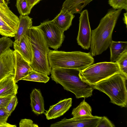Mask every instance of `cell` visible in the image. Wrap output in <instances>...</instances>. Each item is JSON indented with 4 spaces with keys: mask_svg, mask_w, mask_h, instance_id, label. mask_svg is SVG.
Segmentation results:
<instances>
[{
    "mask_svg": "<svg viewBox=\"0 0 127 127\" xmlns=\"http://www.w3.org/2000/svg\"><path fill=\"white\" fill-rule=\"evenodd\" d=\"M13 42L10 38L6 36L0 38V55L12 46Z\"/></svg>",
    "mask_w": 127,
    "mask_h": 127,
    "instance_id": "25",
    "label": "cell"
},
{
    "mask_svg": "<svg viewBox=\"0 0 127 127\" xmlns=\"http://www.w3.org/2000/svg\"><path fill=\"white\" fill-rule=\"evenodd\" d=\"M75 17L73 14L65 8H62L60 13L52 21L60 29L64 32L72 25Z\"/></svg>",
    "mask_w": 127,
    "mask_h": 127,
    "instance_id": "15",
    "label": "cell"
},
{
    "mask_svg": "<svg viewBox=\"0 0 127 127\" xmlns=\"http://www.w3.org/2000/svg\"><path fill=\"white\" fill-rule=\"evenodd\" d=\"M30 97L32 111L37 115L44 113V101L40 90L35 88L33 89L30 94Z\"/></svg>",
    "mask_w": 127,
    "mask_h": 127,
    "instance_id": "17",
    "label": "cell"
},
{
    "mask_svg": "<svg viewBox=\"0 0 127 127\" xmlns=\"http://www.w3.org/2000/svg\"><path fill=\"white\" fill-rule=\"evenodd\" d=\"M115 62L118 64L121 73L127 78V51Z\"/></svg>",
    "mask_w": 127,
    "mask_h": 127,
    "instance_id": "23",
    "label": "cell"
},
{
    "mask_svg": "<svg viewBox=\"0 0 127 127\" xmlns=\"http://www.w3.org/2000/svg\"><path fill=\"white\" fill-rule=\"evenodd\" d=\"M19 127H38L37 124L34 123L31 119H22L19 123Z\"/></svg>",
    "mask_w": 127,
    "mask_h": 127,
    "instance_id": "30",
    "label": "cell"
},
{
    "mask_svg": "<svg viewBox=\"0 0 127 127\" xmlns=\"http://www.w3.org/2000/svg\"><path fill=\"white\" fill-rule=\"evenodd\" d=\"M19 21L16 32L14 36V43L18 44L26 34L28 30L32 26V19L28 15H20L19 17Z\"/></svg>",
    "mask_w": 127,
    "mask_h": 127,
    "instance_id": "18",
    "label": "cell"
},
{
    "mask_svg": "<svg viewBox=\"0 0 127 127\" xmlns=\"http://www.w3.org/2000/svg\"><path fill=\"white\" fill-rule=\"evenodd\" d=\"M16 32L8 26L0 21V34L7 37H14Z\"/></svg>",
    "mask_w": 127,
    "mask_h": 127,
    "instance_id": "26",
    "label": "cell"
},
{
    "mask_svg": "<svg viewBox=\"0 0 127 127\" xmlns=\"http://www.w3.org/2000/svg\"><path fill=\"white\" fill-rule=\"evenodd\" d=\"M119 73H121L116 62H103L93 64L80 70L79 75L82 81L93 85Z\"/></svg>",
    "mask_w": 127,
    "mask_h": 127,
    "instance_id": "6",
    "label": "cell"
},
{
    "mask_svg": "<svg viewBox=\"0 0 127 127\" xmlns=\"http://www.w3.org/2000/svg\"><path fill=\"white\" fill-rule=\"evenodd\" d=\"M15 57L14 79L16 83L33 70L29 63L18 51H14Z\"/></svg>",
    "mask_w": 127,
    "mask_h": 127,
    "instance_id": "11",
    "label": "cell"
},
{
    "mask_svg": "<svg viewBox=\"0 0 127 127\" xmlns=\"http://www.w3.org/2000/svg\"><path fill=\"white\" fill-rule=\"evenodd\" d=\"M108 3L114 9H125L127 12V0H108Z\"/></svg>",
    "mask_w": 127,
    "mask_h": 127,
    "instance_id": "27",
    "label": "cell"
},
{
    "mask_svg": "<svg viewBox=\"0 0 127 127\" xmlns=\"http://www.w3.org/2000/svg\"><path fill=\"white\" fill-rule=\"evenodd\" d=\"M122 9L109 10L98 26L92 31L90 53L93 57L101 54L109 46L113 32Z\"/></svg>",
    "mask_w": 127,
    "mask_h": 127,
    "instance_id": "1",
    "label": "cell"
},
{
    "mask_svg": "<svg viewBox=\"0 0 127 127\" xmlns=\"http://www.w3.org/2000/svg\"><path fill=\"white\" fill-rule=\"evenodd\" d=\"M18 102L16 95L12 96L10 101L5 108L9 116L16 107Z\"/></svg>",
    "mask_w": 127,
    "mask_h": 127,
    "instance_id": "28",
    "label": "cell"
},
{
    "mask_svg": "<svg viewBox=\"0 0 127 127\" xmlns=\"http://www.w3.org/2000/svg\"><path fill=\"white\" fill-rule=\"evenodd\" d=\"M80 14L77 42L78 44L82 48L88 50L90 47L92 36L88 12L86 9Z\"/></svg>",
    "mask_w": 127,
    "mask_h": 127,
    "instance_id": "8",
    "label": "cell"
},
{
    "mask_svg": "<svg viewBox=\"0 0 127 127\" xmlns=\"http://www.w3.org/2000/svg\"><path fill=\"white\" fill-rule=\"evenodd\" d=\"M115 126L106 117L102 118L96 127H115Z\"/></svg>",
    "mask_w": 127,
    "mask_h": 127,
    "instance_id": "29",
    "label": "cell"
},
{
    "mask_svg": "<svg viewBox=\"0 0 127 127\" xmlns=\"http://www.w3.org/2000/svg\"><path fill=\"white\" fill-rule=\"evenodd\" d=\"M72 99L65 98L56 104L50 106L48 110L44 112L46 119H55L63 115L72 106Z\"/></svg>",
    "mask_w": 127,
    "mask_h": 127,
    "instance_id": "12",
    "label": "cell"
},
{
    "mask_svg": "<svg viewBox=\"0 0 127 127\" xmlns=\"http://www.w3.org/2000/svg\"><path fill=\"white\" fill-rule=\"evenodd\" d=\"M16 125H12L6 122L0 124V127H16Z\"/></svg>",
    "mask_w": 127,
    "mask_h": 127,
    "instance_id": "34",
    "label": "cell"
},
{
    "mask_svg": "<svg viewBox=\"0 0 127 127\" xmlns=\"http://www.w3.org/2000/svg\"><path fill=\"white\" fill-rule=\"evenodd\" d=\"M6 2L5 0H0V3L2 4H4Z\"/></svg>",
    "mask_w": 127,
    "mask_h": 127,
    "instance_id": "36",
    "label": "cell"
},
{
    "mask_svg": "<svg viewBox=\"0 0 127 127\" xmlns=\"http://www.w3.org/2000/svg\"><path fill=\"white\" fill-rule=\"evenodd\" d=\"M9 116L5 107L0 108V124L6 122Z\"/></svg>",
    "mask_w": 127,
    "mask_h": 127,
    "instance_id": "31",
    "label": "cell"
},
{
    "mask_svg": "<svg viewBox=\"0 0 127 127\" xmlns=\"http://www.w3.org/2000/svg\"><path fill=\"white\" fill-rule=\"evenodd\" d=\"M109 46L110 62H116L123 53L127 51V42L112 40Z\"/></svg>",
    "mask_w": 127,
    "mask_h": 127,
    "instance_id": "19",
    "label": "cell"
},
{
    "mask_svg": "<svg viewBox=\"0 0 127 127\" xmlns=\"http://www.w3.org/2000/svg\"><path fill=\"white\" fill-rule=\"evenodd\" d=\"M124 17L123 18V20L124 23L127 25V12L124 13Z\"/></svg>",
    "mask_w": 127,
    "mask_h": 127,
    "instance_id": "35",
    "label": "cell"
},
{
    "mask_svg": "<svg viewBox=\"0 0 127 127\" xmlns=\"http://www.w3.org/2000/svg\"><path fill=\"white\" fill-rule=\"evenodd\" d=\"M15 65L14 51L9 48L0 55V81L10 75H15Z\"/></svg>",
    "mask_w": 127,
    "mask_h": 127,
    "instance_id": "10",
    "label": "cell"
},
{
    "mask_svg": "<svg viewBox=\"0 0 127 127\" xmlns=\"http://www.w3.org/2000/svg\"><path fill=\"white\" fill-rule=\"evenodd\" d=\"M0 21L16 32L19 18L10 10L7 3H0Z\"/></svg>",
    "mask_w": 127,
    "mask_h": 127,
    "instance_id": "13",
    "label": "cell"
},
{
    "mask_svg": "<svg viewBox=\"0 0 127 127\" xmlns=\"http://www.w3.org/2000/svg\"><path fill=\"white\" fill-rule=\"evenodd\" d=\"M13 95L0 97V108L5 107L9 103Z\"/></svg>",
    "mask_w": 127,
    "mask_h": 127,
    "instance_id": "32",
    "label": "cell"
},
{
    "mask_svg": "<svg viewBox=\"0 0 127 127\" xmlns=\"http://www.w3.org/2000/svg\"><path fill=\"white\" fill-rule=\"evenodd\" d=\"M26 34L31 41L33 54L32 61L30 65L33 70L49 75L51 69L48 58L50 49L42 32L37 26H32Z\"/></svg>",
    "mask_w": 127,
    "mask_h": 127,
    "instance_id": "3",
    "label": "cell"
},
{
    "mask_svg": "<svg viewBox=\"0 0 127 127\" xmlns=\"http://www.w3.org/2000/svg\"><path fill=\"white\" fill-rule=\"evenodd\" d=\"M14 75H10L0 81V97L16 95L18 87L15 82Z\"/></svg>",
    "mask_w": 127,
    "mask_h": 127,
    "instance_id": "16",
    "label": "cell"
},
{
    "mask_svg": "<svg viewBox=\"0 0 127 127\" xmlns=\"http://www.w3.org/2000/svg\"><path fill=\"white\" fill-rule=\"evenodd\" d=\"M16 6L20 15H28L31 10L29 8L26 0H17Z\"/></svg>",
    "mask_w": 127,
    "mask_h": 127,
    "instance_id": "24",
    "label": "cell"
},
{
    "mask_svg": "<svg viewBox=\"0 0 127 127\" xmlns=\"http://www.w3.org/2000/svg\"><path fill=\"white\" fill-rule=\"evenodd\" d=\"M92 110L91 106L84 99L78 106L73 109L71 114L73 117L83 116H92Z\"/></svg>",
    "mask_w": 127,
    "mask_h": 127,
    "instance_id": "21",
    "label": "cell"
},
{
    "mask_svg": "<svg viewBox=\"0 0 127 127\" xmlns=\"http://www.w3.org/2000/svg\"><path fill=\"white\" fill-rule=\"evenodd\" d=\"M49 65L55 67L84 69L94 63V59L90 52L81 51L66 52L49 50L48 55Z\"/></svg>",
    "mask_w": 127,
    "mask_h": 127,
    "instance_id": "4",
    "label": "cell"
},
{
    "mask_svg": "<svg viewBox=\"0 0 127 127\" xmlns=\"http://www.w3.org/2000/svg\"><path fill=\"white\" fill-rule=\"evenodd\" d=\"M102 117L97 116H83L66 118L51 125L50 127H96Z\"/></svg>",
    "mask_w": 127,
    "mask_h": 127,
    "instance_id": "9",
    "label": "cell"
},
{
    "mask_svg": "<svg viewBox=\"0 0 127 127\" xmlns=\"http://www.w3.org/2000/svg\"><path fill=\"white\" fill-rule=\"evenodd\" d=\"M14 50L18 51L29 63L32 64L33 59V54L31 41L26 34L20 43L17 44L13 42Z\"/></svg>",
    "mask_w": 127,
    "mask_h": 127,
    "instance_id": "14",
    "label": "cell"
},
{
    "mask_svg": "<svg viewBox=\"0 0 127 127\" xmlns=\"http://www.w3.org/2000/svg\"><path fill=\"white\" fill-rule=\"evenodd\" d=\"M127 78L121 73L115 74L93 85L94 89L106 94L110 102L122 107L127 105Z\"/></svg>",
    "mask_w": 127,
    "mask_h": 127,
    "instance_id": "5",
    "label": "cell"
},
{
    "mask_svg": "<svg viewBox=\"0 0 127 127\" xmlns=\"http://www.w3.org/2000/svg\"><path fill=\"white\" fill-rule=\"evenodd\" d=\"M50 79L49 77L45 74L33 70L31 73L22 78L21 80L45 83L49 81Z\"/></svg>",
    "mask_w": 127,
    "mask_h": 127,
    "instance_id": "22",
    "label": "cell"
},
{
    "mask_svg": "<svg viewBox=\"0 0 127 127\" xmlns=\"http://www.w3.org/2000/svg\"><path fill=\"white\" fill-rule=\"evenodd\" d=\"M37 27L42 32L49 47L55 50L60 47L65 38L64 32L52 20L44 21Z\"/></svg>",
    "mask_w": 127,
    "mask_h": 127,
    "instance_id": "7",
    "label": "cell"
},
{
    "mask_svg": "<svg viewBox=\"0 0 127 127\" xmlns=\"http://www.w3.org/2000/svg\"><path fill=\"white\" fill-rule=\"evenodd\" d=\"M80 70L72 68L54 67L51 68V77L64 90L73 93L77 98L91 97L94 89L93 86L81 80L79 75Z\"/></svg>",
    "mask_w": 127,
    "mask_h": 127,
    "instance_id": "2",
    "label": "cell"
},
{
    "mask_svg": "<svg viewBox=\"0 0 127 127\" xmlns=\"http://www.w3.org/2000/svg\"><path fill=\"white\" fill-rule=\"evenodd\" d=\"M42 0H26L30 9L31 10L33 7Z\"/></svg>",
    "mask_w": 127,
    "mask_h": 127,
    "instance_id": "33",
    "label": "cell"
},
{
    "mask_svg": "<svg viewBox=\"0 0 127 127\" xmlns=\"http://www.w3.org/2000/svg\"><path fill=\"white\" fill-rule=\"evenodd\" d=\"M93 0H65L62 8H65L72 14L80 13L83 9Z\"/></svg>",
    "mask_w": 127,
    "mask_h": 127,
    "instance_id": "20",
    "label": "cell"
}]
</instances>
